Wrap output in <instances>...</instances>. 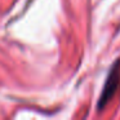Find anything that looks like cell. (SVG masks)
<instances>
[{"label": "cell", "instance_id": "obj_1", "mask_svg": "<svg viewBox=\"0 0 120 120\" xmlns=\"http://www.w3.org/2000/svg\"><path fill=\"white\" fill-rule=\"evenodd\" d=\"M119 81H120V61H117L112 66V68L110 70L109 75H107L103 90H102L99 101H98V110H101L114 97V94L117 90V86H119Z\"/></svg>", "mask_w": 120, "mask_h": 120}]
</instances>
